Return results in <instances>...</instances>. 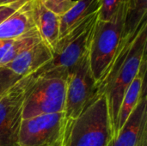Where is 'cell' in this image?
<instances>
[{
  "mask_svg": "<svg viewBox=\"0 0 147 146\" xmlns=\"http://www.w3.org/2000/svg\"><path fill=\"white\" fill-rule=\"evenodd\" d=\"M14 40H0V67L4 65L8 52L10 49Z\"/></svg>",
  "mask_w": 147,
  "mask_h": 146,
  "instance_id": "cell-20",
  "label": "cell"
},
{
  "mask_svg": "<svg viewBox=\"0 0 147 146\" xmlns=\"http://www.w3.org/2000/svg\"><path fill=\"white\" fill-rule=\"evenodd\" d=\"M146 63H145L140 68L139 73L127 89L118 114V123H117V134L121 128L123 126L139 102L140 101L142 96L146 92Z\"/></svg>",
  "mask_w": 147,
  "mask_h": 146,
  "instance_id": "cell-13",
  "label": "cell"
},
{
  "mask_svg": "<svg viewBox=\"0 0 147 146\" xmlns=\"http://www.w3.org/2000/svg\"><path fill=\"white\" fill-rule=\"evenodd\" d=\"M41 3L50 11L60 16L67 12L74 4L73 0H40Z\"/></svg>",
  "mask_w": 147,
  "mask_h": 146,
  "instance_id": "cell-17",
  "label": "cell"
},
{
  "mask_svg": "<svg viewBox=\"0 0 147 146\" xmlns=\"http://www.w3.org/2000/svg\"><path fill=\"white\" fill-rule=\"evenodd\" d=\"M64 112L22 120L16 146H64Z\"/></svg>",
  "mask_w": 147,
  "mask_h": 146,
  "instance_id": "cell-6",
  "label": "cell"
},
{
  "mask_svg": "<svg viewBox=\"0 0 147 146\" xmlns=\"http://www.w3.org/2000/svg\"><path fill=\"white\" fill-rule=\"evenodd\" d=\"M98 12L59 39L53 50L52 60L33 75L66 78L68 74L90 52L95 27L98 20Z\"/></svg>",
  "mask_w": 147,
  "mask_h": 146,
  "instance_id": "cell-2",
  "label": "cell"
},
{
  "mask_svg": "<svg viewBox=\"0 0 147 146\" xmlns=\"http://www.w3.org/2000/svg\"><path fill=\"white\" fill-rule=\"evenodd\" d=\"M108 146H147L146 92Z\"/></svg>",
  "mask_w": 147,
  "mask_h": 146,
  "instance_id": "cell-9",
  "label": "cell"
},
{
  "mask_svg": "<svg viewBox=\"0 0 147 146\" xmlns=\"http://www.w3.org/2000/svg\"><path fill=\"white\" fill-rule=\"evenodd\" d=\"M123 1L124 0H100L98 19L104 22L111 20L116 14Z\"/></svg>",
  "mask_w": 147,
  "mask_h": 146,
  "instance_id": "cell-16",
  "label": "cell"
},
{
  "mask_svg": "<svg viewBox=\"0 0 147 146\" xmlns=\"http://www.w3.org/2000/svg\"><path fill=\"white\" fill-rule=\"evenodd\" d=\"M65 92L66 78L32 75L26 90L22 119L64 112Z\"/></svg>",
  "mask_w": 147,
  "mask_h": 146,
  "instance_id": "cell-5",
  "label": "cell"
},
{
  "mask_svg": "<svg viewBox=\"0 0 147 146\" xmlns=\"http://www.w3.org/2000/svg\"><path fill=\"white\" fill-rule=\"evenodd\" d=\"M127 9V0H124L111 20L104 22L98 19L96 22L89 59L91 72L97 88L105 77L124 38Z\"/></svg>",
  "mask_w": 147,
  "mask_h": 146,
  "instance_id": "cell-4",
  "label": "cell"
},
{
  "mask_svg": "<svg viewBox=\"0 0 147 146\" xmlns=\"http://www.w3.org/2000/svg\"><path fill=\"white\" fill-rule=\"evenodd\" d=\"M146 21L134 35L123 38L116 56L98 86V92L103 93L107 100L112 140L117 136L118 114L123 96L142 65L146 63Z\"/></svg>",
  "mask_w": 147,
  "mask_h": 146,
  "instance_id": "cell-1",
  "label": "cell"
},
{
  "mask_svg": "<svg viewBox=\"0 0 147 146\" xmlns=\"http://www.w3.org/2000/svg\"><path fill=\"white\" fill-rule=\"evenodd\" d=\"M100 0H78L64 15L59 16V38L64 37L71 30L85 19L98 12Z\"/></svg>",
  "mask_w": 147,
  "mask_h": 146,
  "instance_id": "cell-14",
  "label": "cell"
},
{
  "mask_svg": "<svg viewBox=\"0 0 147 146\" xmlns=\"http://www.w3.org/2000/svg\"><path fill=\"white\" fill-rule=\"evenodd\" d=\"M32 75L23 77L0 95V146H16L27 87Z\"/></svg>",
  "mask_w": 147,
  "mask_h": 146,
  "instance_id": "cell-7",
  "label": "cell"
},
{
  "mask_svg": "<svg viewBox=\"0 0 147 146\" xmlns=\"http://www.w3.org/2000/svg\"><path fill=\"white\" fill-rule=\"evenodd\" d=\"M34 0H28L0 24V40H15L36 28Z\"/></svg>",
  "mask_w": 147,
  "mask_h": 146,
  "instance_id": "cell-11",
  "label": "cell"
},
{
  "mask_svg": "<svg viewBox=\"0 0 147 146\" xmlns=\"http://www.w3.org/2000/svg\"><path fill=\"white\" fill-rule=\"evenodd\" d=\"M34 15L41 40L53 52L59 38V16L48 10L40 0H34Z\"/></svg>",
  "mask_w": 147,
  "mask_h": 146,
  "instance_id": "cell-12",
  "label": "cell"
},
{
  "mask_svg": "<svg viewBox=\"0 0 147 146\" xmlns=\"http://www.w3.org/2000/svg\"><path fill=\"white\" fill-rule=\"evenodd\" d=\"M97 92L98 88L91 72L88 54L66 77L64 110L66 120L78 117Z\"/></svg>",
  "mask_w": 147,
  "mask_h": 146,
  "instance_id": "cell-8",
  "label": "cell"
},
{
  "mask_svg": "<svg viewBox=\"0 0 147 146\" xmlns=\"http://www.w3.org/2000/svg\"><path fill=\"white\" fill-rule=\"evenodd\" d=\"M111 140L107 100L97 92L78 117L67 120L64 146H108Z\"/></svg>",
  "mask_w": 147,
  "mask_h": 146,
  "instance_id": "cell-3",
  "label": "cell"
},
{
  "mask_svg": "<svg viewBox=\"0 0 147 146\" xmlns=\"http://www.w3.org/2000/svg\"><path fill=\"white\" fill-rule=\"evenodd\" d=\"M16 1H19V0H0V5H4V4L12 3L16 2Z\"/></svg>",
  "mask_w": 147,
  "mask_h": 146,
  "instance_id": "cell-21",
  "label": "cell"
},
{
  "mask_svg": "<svg viewBox=\"0 0 147 146\" xmlns=\"http://www.w3.org/2000/svg\"><path fill=\"white\" fill-rule=\"evenodd\" d=\"M147 0H127L124 24V37L134 35L146 21Z\"/></svg>",
  "mask_w": 147,
  "mask_h": 146,
  "instance_id": "cell-15",
  "label": "cell"
},
{
  "mask_svg": "<svg viewBox=\"0 0 147 146\" xmlns=\"http://www.w3.org/2000/svg\"><path fill=\"white\" fill-rule=\"evenodd\" d=\"M53 59V52L42 40L28 47L4 67L19 77L34 74Z\"/></svg>",
  "mask_w": 147,
  "mask_h": 146,
  "instance_id": "cell-10",
  "label": "cell"
},
{
  "mask_svg": "<svg viewBox=\"0 0 147 146\" xmlns=\"http://www.w3.org/2000/svg\"><path fill=\"white\" fill-rule=\"evenodd\" d=\"M20 78L22 77H19L15 75L8 68L4 66L0 67V95L10 86H12Z\"/></svg>",
  "mask_w": 147,
  "mask_h": 146,
  "instance_id": "cell-18",
  "label": "cell"
},
{
  "mask_svg": "<svg viewBox=\"0 0 147 146\" xmlns=\"http://www.w3.org/2000/svg\"><path fill=\"white\" fill-rule=\"evenodd\" d=\"M28 0H19L12 3L4 4L0 6V24L7 19L10 15H12L16 10H17L22 4H24Z\"/></svg>",
  "mask_w": 147,
  "mask_h": 146,
  "instance_id": "cell-19",
  "label": "cell"
}]
</instances>
